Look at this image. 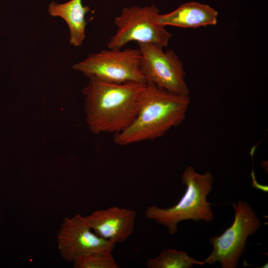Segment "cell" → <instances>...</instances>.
Here are the masks:
<instances>
[{"instance_id":"obj_2","label":"cell","mask_w":268,"mask_h":268,"mask_svg":"<svg viewBox=\"0 0 268 268\" xmlns=\"http://www.w3.org/2000/svg\"><path fill=\"white\" fill-rule=\"evenodd\" d=\"M88 78L82 93L89 130L96 134L121 132L134 119L138 94L145 84L134 82L115 84L93 76Z\"/></svg>"},{"instance_id":"obj_7","label":"cell","mask_w":268,"mask_h":268,"mask_svg":"<svg viewBox=\"0 0 268 268\" xmlns=\"http://www.w3.org/2000/svg\"><path fill=\"white\" fill-rule=\"evenodd\" d=\"M140 53V68L146 84L178 94L189 96L183 64L176 53L148 43H137Z\"/></svg>"},{"instance_id":"obj_10","label":"cell","mask_w":268,"mask_h":268,"mask_svg":"<svg viewBox=\"0 0 268 268\" xmlns=\"http://www.w3.org/2000/svg\"><path fill=\"white\" fill-rule=\"evenodd\" d=\"M217 16V11L209 5L192 1L185 3L169 13H159L157 20L164 26L195 28L216 25Z\"/></svg>"},{"instance_id":"obj_8","label":"cell","mask_w":268,"mask_h":268,"mask_svg":"<svg viewBox=\"0 0 268 268\" xmlns=\"http://www.w3.org/2000/svg\"><path fill=\"white\" fill-rule=\"evenodd\" d=\"M57 240L62 258L69 263L89 252H112L116 245L97 236L92 231L84 216L80 214L64 218L58 232Z\"/></svg>"},{"instance_id":"obj_4","label":"cell","mask_w":268,"mask_h":268,"mask_svg":"<svg viewBox=\"0 0 268 268\" xmlns=\"http://www.w3.org/2000/svg\"><path fill=\"white\" fill-rule=\"evenodd\" d=\"M159 9L154 4L124 8L114 20L117 27L107 44L109 49H121L129 42L148 43L162 48L172 37L165 26L157 22Z\"/></svg>"},{"instance_id":"obj_13","label":"cell","mask_w":268,"mask_h":268,"mask_svg":"<svg viewBox=\"0 0 268 268\" xmlns=\"http://www.w3.org/2000/svg\"><path fill=\"white\" fill-rule=\"evenodd\" d=\"M74 268H119L112 252L94 251L84 253L73 262Z\"/></svg>"},{"instance_id":"obj_9","label":"cell","mask_w":268,"mask_h":268,"mask_svg":"<svg viewBox=\"0 0 268 268\" xmlns=\"http://www.w3.org/2000/svg\"><path fill=\"white\" fill-rule=\"evenodd\" d=\"M136 216L133 210L114 206L95 210L84 218L97 236L116 244L132 235Z\"/></svg>"},{"instance_id":"obj_12","label":"cell","mask_w":268,"mask_h":268,"mask_svg":"<svg viewBox=\"0 0 268 268\" xmlns=\"http://www.w3.org/2000/svg\"><path fill=\"white\" fill-rule=\"evenodd\" d=\"M204 264L190 257L186 252L167 249L156 257L148 259L146 265L148 268H192L194 265Z\"/></svg>"},{"instance_id":"obj_6","label":"cell","mask_w":268,"mask_h":268,"mask_svg":"<svg viewBox=\"0 0 268 268\" xmlns=\"http://www.w3.org/2000/svg\"><path fill=\"white\" fill-rule=\"evenodd\" d=\"M232 204L235 212L234 221L221 235L209 239L213 249L204 261L205 264L218 262L222 268H237L248 238L262 225L255 210L247 202L240 201Z\"/></svg>"},{"instance_id":"obj_11","label":"cell","mask_w":268,"mask_h":268,"mask_svg":"<svg viewBox=\"0 0 268 268\" xmlns=\"http://www.w3.org/2000/svg\"><path fill=\"white\" fill-rule=\"evenodd\" d=\"M49 14L63 19L69 32V43L74 47L82 45L86 37L85 16L90 8L84 6L82 0H70L63 3L52 1L48 8Z\"/></svg>"},{"instance_id":"obj_1","label":"cell","mask_w":268,"mask_h":268,"mask_svg":"<svg viewBox=\"0 0 268 268\" xmlns=\"http://www.w3.org/2000/svg\"><path fill=\"white\" fill-rule=\"evenodd\" d=\"M190 102L189 96L145 84L138 94L134 119L114 134V142L124 146L163 136L185 120Z\"/></svg>"},{"instance_id":"obj_5","label":"cell","mask_w":268,"mask_h":268,"mask_svg":"<svg viewBox=\"0 0 268 268\" xmlns=\"http://www.w3.org/2000/svg\"><path fill=\"white\" fill-rule=\"evenodd\" d=\"M139 49L102 50L91 54L72 68L89 78L115 84L134 82L146 84L140 68Z\"/></svg>"},{"instance_id":"obj_3","label":"cell","mask_w":268,"mask_h":268,"mask_svg":"<svg viewBox=\"0 0 268 268\" xmlns=\"http://www.w3.org/2000/svg\"><path fill=\"white\" fill-rule=\"evenodd\" d=\"M181 179L186 188L176 204L168 208L149 206L144 212L146 218L167 227L171 235L178 231L177 225L182 221L210 222L214 219L211 203L207 201V196L212 189V173L207 171L200 174L192 166H188L183 172Z\"/></svg>"}]
</instances>
